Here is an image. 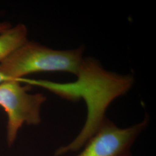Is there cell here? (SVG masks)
Instances as JSON below:
<instances>
[{
    "label": "cell",
    "mask_w": 156,
    "mask_h": 156,
    "mask_svg": "<svg viewBox=\"0 0 156 156\" xmlns=\"http://www.w3.org/2000/svg\"><path fill=\"white\" fill-rule=\"evenodd\" d=\"M84 91L73 94L71 100L82 97L87 106V117L83 128L69 144L60 148L55 156L79 150L94 135L105 120V112L112 101L131 88L133 78L105 71L93 58L83 59L76 75Z\"/></svg>",
    "instance_id": "6da1fadb"
},
{
    "label": "cell",
    "mask_w": 156,
    "mask_h": 156,
    "mask_svg": "<svg viewBox=\"0 0 156 156\" xmlns=\"http://www.w3.org/2000/svg\"><path fill=\"white\" fill-rule=\"evenodd\" d=\"M84 48L54 50L28 41L0 62V72L16 80L32 73L62 71L77 75L83 60Z\"/></svg>",
    "instance_id": "7a4b0ae2"
},
{
    "label": "cell",
    "mask_w": 156,
    "mask_h": 156,
    "mask_svg": "<svg viewBox=\"0 0 156 156\" xmlns=\"http://www.w3.org/2000/svg\"><path fill=\"white\" fill-rule=\"evenodd\" d=\"M31 86H21L16 80L0 84V106L7 113V141L14 142L19 129L24 123L37 125L41 122L40 109L46 98L42 94H29Z\"/></svg>",
    "instance_id": "3957f363"
},
{
    "label": "cell",
    "mask_w": 156,
    "mask_h": 156,
    "mask_svg": "<svg viewBox=\"0 0 156 156\" xmlns=\"http://www.w3.org/2000/svg\"><path fill=\"white\" fill-rule=\"evenodd\" d=\"M149 118L126 128H120L105 119L94 135L77 156H133L131 147L145 129Z\"/></svg>",
    "instance_id": "277c9868"
},
{
    "label": "cell",
    "mask_w": 156,
    "mask_h": 156,
    "mask_svg": "<svg viewBox=\"0 0 156 156\" xmlns=\"http://www.w3.org/2000/svg\"><path fill=\"white\" fill-rule=\"evenodd\" d=\"M27 29L25 25L17 24L0 34V62L26 43Z\"/></svg>",
    "instance_id": "5b68a950"
},
{
    "label": "cell",
    "mask_w": 156,
    "mask_h": 156,
    "mask_svg": "<svg viewBox=\"0 0 156 156\" xmlns=\"http://www.w3.org/2000/svg\"><path fill=\"white\" fill-rule=\"evenodd\" d=\"M11 27V26L9 23L4 22L0 23V34L3 33Z\"/></svg>",
    "instance_id": "8992f818"
},
{
    "label": "cell",
    "mask_w": 156,
    "mask_h": 156,
    "mask_svg": "<svg viewBox=\"0 0 156 156\" xmlns=\"http://www.w3.org/2000/svg\"><path fill=\"white\" fill-rule=\"evenodd\" d=\"M13 79H12L11 78H8V76H6L5 75L4 73L0 72V84L5 82H7V81H9V80H12Z\"/></svg>",
    "instance_id": "52a82bcc"
}]
</instances>
